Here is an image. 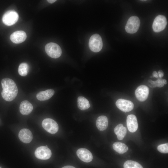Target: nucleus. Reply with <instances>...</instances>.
<instances>
[{
    "label": "nucleus",
    "mask_w": 168,
    "mask_h": 168,
    "mask_svg": "<svg viewBox=\"0 0 168 168\" xmlns=\"http://www.w3.org/2000/svg\"><path fill=\"white\" fill-rule=\"evenodd\" d=\"M2 90L1 95L5 100L11 101L16 96L18 92L17 86L12 79L8 78L2 79L1 82Z\"/></svg>",
    "instance_id": "f257e3e1"
},
{
    "label": "nucleus",
    "mask_w": 168,
    "mask_h": 168,
    "mask_svg": "<svg viewBox=\"0 0 168 168\" xmlns=\"http://www.w3.org/2000/svg\"><path fill=\"white\" fill-rule=\"evenodd\" d=\"M89 45L90 49L93 52L100 51L103 46L102 40L100 35L97 34L92 35L89 39Z\"/></svg>",
    "instance_id": "f03ea898"
},
{
    "label": "nucleus",
    "mask_w": 168,
    "mask_h": 168,
    "mask_svg": "<svg viewBox=\"0 0 168 168\" xmlns=\"http://www.w3.org/2000/svg\"><path fill=\"white\" fill-rule=\"evenodd\" d=\"M45 49L47 54L53 58H58L62 54L60 47L55 43L51 42L47 44L45 46Z\"/></svg>",
    "instance_id": "7ed1b4c3"
},
{
    "label": "nucleus",
    "mask_w": 168,
    "mask_h": 168,
    "mask_svg": "<svg viewBox=\"0 0 168 168\" xmlns=\"http://www.w3.org/2000/svg\"><path fill=\"white\" fill-rule=\"evenodd\" d=\"M140 23V20L138 17L136 16L130 17L128 19L126 25V31L130 34L136 33L139 28Z\"/></svg>",
    "instance_id": "20e7f679"
},
{
    "label": "nucleus",
    "mask_w": 168,
    "mask_h": 168,
    "mask_svg": "<svg viewBox=\"0 0 168 168\" xmlns=\"http://www.w3.org/2000/svg\"><path fill=\"white\" fill-rule=\"evenodd\" d=\"M167 24L166 17L162 15H158L154 20L152 26L153 30L155 32H160L165 29Z\"/></svg>",
    "instance_id": "39448f33"
},
{
    "label": "nucleus",
    "mask_w": 168,
    "mask_h": 168,
    "mask_svg": "<svg viewBox=\"0 0 168 168\" xmlns=\"http://www.w3.org/2000/svg\"><path fill=\"white\" fill-rule=\"evenodd\" d=\"M18 18L19 16L17 12L14 10H10L3 15L2 21L6 25L10 26L16 23Z\"/></svg>",
    "instance_id": "423d86ee"
},
{
    "label": "nucleus",
    "mask_w": 168,
    "mask_h": 168,
    "mask_svg": "<svg viewBox=\"0 0 168 168\" xmlns=\"http://www.w3.org/2000/svg\"><path fill=\"white\" fill-rule=\"evenodd\" d=\"M44 128L50 133L54 134L56 133L58 129L57 123L53 119L50 118L44 119L42 123Z\"/></svg>",
    "instance_id": "0eeeda50"
},
{
    "label": "nucleus",
    "mask_w": 168,
    "mask_h": 168,
    "mask_svg": "<svg viewBox=\"0 0 168 168\" xmlns=\"http://www.w3.org/2000/svg\"><path fill=\"white\" fill-rule=\"evenodd\" d=\"M35 154L38 159L45 160L49 159L51 156L50 150L46 146H41L36 149Z\"/></svg>",
    "instance_id": "6e6552de"
},
{
    "label": "nucleus",
    "mask_w": 168,
    "mask_h": 168,
    "mask_svg": "<svg viewBox=\"0 0 168 168\" xmlns=\"http://www.w3.org/2000/svg\"><path fill=\"white\" fill-rule=\"evenodd\" d=\"M116 106L121 110L124 112L131 111L133 108V103L130 100L119 99L116 102Z\"/></svg>",
    "instance_id": "1a4fd4ad"
},
{
    "label": "nucleus",
    "mask_w": 168,
    "mask_h": 168,
    "mask_svg": "<svg viewBox=\"0 0 168 168\" xmlns=\"http://www.w3.org/2000/svg\"><path fill=\"white\" fill-rule=\"evenodd\" d=\"M149 94L148 87L144 85L139 86L135 91V95L136 98L140 101H143L146 100Z\"/></svg>",
    "instance_id": "9d476101"
},
{
    "label": "nucleus",
    "mask_w": 168,
    "mask_h": 168,
    "mask_svg": "<svg viewBox=\"0 0 168 168\" xmlns=\"http://www.w3.org/2000/svg\"><path fill=\"white\" fill-rule=\"evenodd\" d=\"M77 155L80 159L85 162H89L92 160L93 156L91 152L88 149L84 148L78 149Z\"/></svg>",
    "instance_id": "9b49d317"
},
{
    "label": "nucleus",
    "mask_w": 168,
    "mask_h": 168,
    "mask_svg": "<svg viewBox=\"0 0 168 168\" xmlns=\"http://www.w3.org/2000/svg\"><path fill=\"white\" fill-rule=\"evenodd\" d=\"M127 125L129 132L132 133L135 132L138 128L137 119L134 115H128L126 119Z\"/></svg>",
    "instance_id": "f8f14e48"
},
{
    "label": "nucleus",
    "mask_w": 168,
    "mask_h": 168,
    "mask_svg": "<svg viewBox=\"0 0 168 168\" xmlns=\"http://www.w3.org/2000/svg\"><path fill=\"white\" fill-rule=\"evenodd\" d=\"M26 35L23 31H17L14 32L10 36V39L13 43L19 44L26 39Z\"/></svg>",
    "instance_id": "ddd939ff"
},
{
    "label": "nucleus",
    "mask_w": 168,
    "mask_h": 168,
    "mask_svg": "<svg viewBox=\"0 0 168 168\" xmlns=\"http://www.w3.org/2000/svg\"><path fill=\"white\" fill-rule=\"evenodd\" d=\"M18 137L20 140L25 143H30L33 139V135L30 130L27 128H23L19 133Z\"/></svg>",
    "instance_id": "4468645a"
},
{
    "label": "nucleus",
    "mask_w": 168,
    "mask_h": 168,
    "mask_svg": "<svg viewBox=\"0 0 168 168\" xmlns=\"http://www.w3.org/2000/svg\"><path fill=\"white\" fill-rule=\"evenodd\" d=\"M33 109L32 104L29 101L25 100L20 104L19 110L20 113L22 114L27 115L29 114Z\"/></svg>",
    "instance_id": "2eb2a0df"
},
{
    "label": "nucleus",
    "mask_w": 168,
    "mask_h": 168,
    "mask_svg": "<svg viewBox=\"0 0 168 168\" xmlns=\"http://www.w3.org/2000/svg\"><path fill=\"white\" fill-rule=\"evenodd\" d=\"M54 90L47 89L38 93L36 95V97L39 100H46L50 99L54 95Z\"/></svg>",
    "instance_id": "dca6fc26"
},
{
    "label": "nucleus",
    "mask_w": 168,
    "mask_h": 168,
    "mask_svg": "<svg viewBox=\"0 0 168 168\" xmlns=\"http://www.w3.org/2000/svg\"><path fill=\"white\" fill-rule=\"evenodd\" d=\"M96 123V127L99 130H104L107 128L108 126V118L105 116H100L97 118Z\"/></svg>",
    "instance_id": "f3484780"
},
{
    "label": "nucleus",
    "mask_w": 168,
    "mask_h": 168,
    "mask_svg": "<svg viewBox=\"0 0 168 168\" xmlns=\"http://www.w3.org/2000/svg\"><path fill=\"white\" fill-rule=\"evenodd\" d=\"M114 132L119 140L123 139L127 133V129L122 124H119L114 128Z\"/></svg>",
    "instance_id": "a211bd4d"
},
{
    "label": "nucleus",
    "mask_w": 168,
    "mask_h": 168,
    "mask_svg": "<svg viewBox=\"0 0 168 168\" xmlns=\"http://www.w3.org/2000/svg\"><path fill=\"white\" fill-rule=\"evenodd\" d=\"M77 103L78 108L81 110L87 109L90 107L89 101L82 96H80L78 97Z\"/></svg>",
    "instance_id": "6ab92c4d"
},
{
    "label": "nucleus",
    "mask_w": 168,
    "mask_h": 168,
    "mask_svg": "<svg viewBox=\"0 0 168 168\" xmlns=\"http://www.w3.org/2000/svg\"><path fill=\"white\" fill-rule=\"evenodd\" d=\"M113 149L119 154H123L128 150V147L125 144L119 142H116L113 145Z\"/></svg>",
    "instance_id": "aec40b11"
},
{
    "label": "nucleus",
    "mask_w": 168,
    "mask_h": 168,
    "mask_svg": "<svg viewBox=\"0 0 168 168\" xmlns=\"http://www.w3.org/2000/svg\"><path fill=\"white\" fill-rule=\"evenodd\" d=\"M29 70V66L28 64L25 63H21L19 65L18 72L19 74L22 76H25L28 74Z\"/></svg>",
    "instance_id": "412c9836"
},
{
    "label": "nucleus",
    "mask_w": 168,
    "mask_h": 168,
    "mask_svg": "<svg viewBox=\"0 0 168 168\" xmlns=\"http://www.w3.org/2000/svg\"><path fill=\"white\" fill-rule=\"evenodd\" d=\"M124 168H143L138 163L131 160L126 161L124 164Z\"/></svg>",
    "instance_id": "4be33fe9"
},
{
    "label": "nucleus",
    "mask_w": 168,
    "mask_h": 168,
    "mask_svg": "<svg viewBox=\"0 0 168 168\" xmlns=\"http://www.w3.org/2000/svg\"><path fill=\"white\" fill-rule=\"evenodd\" d=\"M158 150L161 153H168V143H166L158 146L157 147Z\"/></svg>",
    "instance_id": "5701e85b"
},
{
    "label": "nucleus",
    "mask_w": 168,
    "mask_h": 168,
    "mask_svg": "<svg viewBox=\"0 0 168 168\" xmlns=\"http://www.w3.org/2000/svg\"><path fill=\"white\" fill-rule=\"evenodd\" d=\"M163 79L158 77L157 79L154 82L155 87H161L164 86V84L163 82Z\"/></svg>",
    "instance_id": "b1692460"
},
{
    "label": "nucleus",
    "mask_w": 168,
    "mask_h": 168,
    "mask_svg": "<svg viewBox=\"0 0 168 168\" xmlns=\"http://www.w3.org/2000/svg\"><path fill=\"white\" fill-rule=\"evenodd\" d=\"M148 85L152 88H154L155 87V84H154V81L152 80H151L149 79L148 80Z\"/></svg>",
    "instance_id": "393cba45"
},
{
    "label": "nucleus",
    "mask_w": 168,
    "mask_h": 168,
    "mask_svg": "<svg viewBox=\"0 0 168 168\" xmlns=\"http://www.w3.org/2000/svg\"><path fill=\"white\" fill-rule=\"evenodd\" d=\"M158 77L160 78H161L164 75V73L162 70H160L158 72Z\"/></svg>",
    "instance_id": "a878e982"
},
{
    "label": "nucleus",
    "mask_w": 168,
    "mask_h": 168,
    "mask_svg": "<svg viewBox=\"0 0 168 168\" xmlns=\"http://www.w3.org/2000/svg\"><path fill=\"white\" fill-rule=\"evenodd\" d=\"M152 77H155L157 78L158 77V73L156 71H154L153 72Z\"/></svg>",
    "instance_id": "bb28decb"
},
{
    "label": "nucleus",
    "mask_w": 168,
    "mask_h": 168,
    "mask_svg": "<svg viewBox=\"0 0 168 168\" xmlns=\"http://www.w3.org/2000/svg\"><path fill=\"white\" fill-rule=\"evenodd\" d=\"M62 168H76L75 167L71 166H64Z\"/></svg>",
    "instance_id": "cd10ccee"
},
{
    "label": "nucleus",
    "mask_w": 168,
    "mask_h": 168,
    "mask_svg": "<svg viewBox=\"0 0 168 168\" xmlns=\"http://www.w3.org/2000/svg\"><path fill=\"white\" fill-rule=\"evenodd\" d=\"M56 0H47V1L50 3H52L54 2H55V1H56Z\"/></svg>",
    "instance_id": "c85d7f7f"
},
{
    "label": "nucleus",
    "mask_w": 168,
    "mask_h": 168,
    "mask_svg": "<svg viewBox=\"0 0 168 168\" xmlns=\"http://www.w3.org/2000/svg\"><path fill=\"white\" fill-rule=\"evenodd\" d=\"M0 168H1V167H0Z\"/></svg>",
    "instance_id": "c756f323"
}]
</instances>
